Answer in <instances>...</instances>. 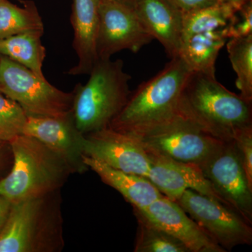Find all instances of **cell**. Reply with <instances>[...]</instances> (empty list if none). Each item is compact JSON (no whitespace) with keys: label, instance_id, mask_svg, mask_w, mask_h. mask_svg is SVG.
<instances>
[{"label":"cell","instance_id":"6da1fadb","mask_svg":"<svg viewBox=\"0 0 252 252\" xmlns=\"http://www.w3.org/2000/svg\"><path fill=\"white\" fill-rule=\"evenodd\" d=\"M190 71L180 56L131 92L126 105L108 127L140 135L178 116L182 91Z\"/></svg>","mask_w":252,"mask_h":252},{"label":"cell","instance_id":"7a4b0ae2","mask_svg":"<svg viewBox=\"0 0 252 252\" xmlns=\"http://www.w3.org/2000/svg\"><path fill=\"white\" fill-rule=\"evenodd\" d=\"M252 102L233 94L216 77L190 72L182 91L180 113L222 141L252 126Z\"/></svg>","mask_w":252,"mask_h":252},{"label":"cell","instance_id":"3957f363","mask_svg":"<svg viewBox=\"0 0 252 252\" xmlns=\"http://www.w3.org/2000/svg\"><path fill=\"white\" fill-rule=\"evenodd\" d=\"M60 190L11 203L0 230V252H59L64 248Z\"/></svg>","mask_w":252,"mask_h":252},{"label":"cell","instance_id":"277c9868","mask_svg":"<svg viewBox=\"0 0 252 252\" xmlns=\"http://www.w3.org/2000/svg\"><path fill=\"white\" fill-rule=\"evenodd\" d=\"M9 144L12 166L0 179V195L11 203L61 190L72 174L62 158L34 137L20 135Z\"/></svg>","mask_w":252,"mask_h":252},{"label":"cell","instance_id":"5b68a950","mask_svg":"<svg viewBox=\"0 0 252 252\" xmlns=\"http://www.w3.org/2000/svg\"><path fill=\"white\" fill-rule=\"evenodd\" d=\"M124 66L122 60L98 59L89 81L76 86L72 114L82 135L108 127L126 105L131 77Z\"/></svg>","mask_w":252,"mask_h":252},{"label":"cell","instance_id":"8992f818","mask_svg":"<svg viewBox=\"0 0 252 252\" xmlns=\"http://www.w3.org/2000/svg\"><path fill=\"white\" fill-rule=\"evenodd\" d=\"M0 93L28 115L65 117L72 114L74 91L64 92L28 68L0 55Z\"/></svg>","mask_w":252,"mask_h":252},{"label":"cell","instance_id":"52a82bcc","mask_svg":"<svg viewBox=\"0 0 252 252\" xmlns=\"http://www.w3.org/2000/svg\"><path fill=\"white\" fill-rule=\"evenodd\" d=\"M133 135L147 154L197 165L223 142L181 114L155 128Z\"/></svg>","mask_w":252,"mask_h":252},{"label":"cell","instance_id":"ba28073f","mask_svg":"<svg viewBox=\"0 0 252 252\" xmlns=\"http://www.w3.org/2000/svg\"><path fill=\"white\" fill-rule=\"evenodd\" d=\"M175 202L225 251L251 245V223L217 199L187 189Z\"/></svg>","mask_w":252,"mask_h":252},{"label":"cell","instance_id":"9c48e42d","mask_svg":"<svg viewBox=\"0 0 252 252\" xmlns=\"http://www.w3.org/2000/svg\"><path fill=\"white\" fill-rule=\"evenodd\" d=\"M198 166L225 205L252 224V187L234 142H222Z\"/></svg>","mask_w":252,"mask_h":252},{"label":"cell","instance_id":"30bf717a","mask_svg":"<svg viewBox=\"0 0 252 252\" xmlns=\"http://www.w3.org/2000/svg\"><path fill=\"white\" fill-rule=\"evenodd\" d=\"M153 39L133 7L117 0H99L98 59H110L123 50L137 53Z\"/></svg>","mask_w":252,"mask_h":252},{"label":"cell","instance_id":"8fae6325","mask_svg":"<svg viewBox=\"0 0 252 252\" xmlns=\"http://www.w3.org/2000/svg\"><path fill=\"white\" fill-rule=\"evenodd\" d=\"M84 156L135 175L148 177L150 160L140 140L130 133L107 127L83 135Z\"/></svg>","mask_w":252,"mask_h":252},{"label":"cell","instance_id":"7c38bea8","mask_svg":"<svg viewBox=\"0 0 252 252\" xmlns=\"http://www.w3.org/2000/svg\"><path fill=\"white\" fill-rule=\"evenodd\" d=\"M134 209L144 218L184 244L190 252H225L175 201L162 195L149 206Z\"/></svg>","mask_w":252,"mask_h":252},{"label":"cell","instance_id":"4fadbf2b","mask_svg":"<svg viewBox=\"0 0 252 252\" xmlns=\"http://www.w3.org/2000/svg\"><path fill=\"white\" fill-rule=\"evenodd\" d=\"M23 135L34 137L67 162L72 174L89 170L83 160V135L72 114L65 117L28 115Z\"/></svg>","mask_w":252,"mask_h":252},{"label":"cell","instance_id":"5bb4252c","mask_svg":"<svg viewBox=\"0 0 252 252\" xmlns=\"http://www.w3.org/2000/svg\"><path fill=\"white\" fill-rule=\"evenodd\" d=\"M147 154L150 160L147 178L167 198L176 201L186 190L190 189L217 199L225 205L198 165Z\"/></svg>","mask_w":252,"mask_h":252},{"label":"cell","instance_id":"9a60e30c","mask_svg":"<svg viewBox=\"0 0 252 252\" xmlns=\"http://www.w3.org/2000/svg\"><path fill=\"white\" fill-rule=\"evenodd\" d=\"M149 34L172 58L179 56L182 39L183 14L167 0H137L133 5Z\"/></svg>","mask_w":252,"mask_h":252},{"label":"cell","instance_id":"2e32d148","mask_svg":"<svg viewBox=\"0 0 252 252\" xmlns=\"http://www.w3.org/2000/svg\"><path fill=\"white\" fill-rule=\"evenodd\" d=\"M99 0H73L71 23L74 31L73 48L77 63L68 71L72 76L90 74L98 61L97 38L98 33Z\"/></svg>","mask_w":252,"mask_h":252},{"label":"cell","instance_id":"e0dca14e","mask_svg":"<svg viewBox=\"0 0 252 252\" xmlns=\"http://www.w3.org/2000/svg\"><path fill=\"white\" fill-rule=\"evenodd\" d=\"M83 160L104 184L122 194L133 208L143 209L162 195L147 177L121 171L86 156H83Z\"/></svg>","mask_w":252,"mask_h":252},{"label":"cell","instance_id":"ac0fdd59","mask_svg":"<svg viewBox=\"0 0 252 252\" xmlns=\"http://www.w3.org/2000/svg\"><path fill=\"white\" fill-rule=\"evenodd\" d=\"M225 29L199 33L182 41L179 56L193 72L216 77V61L228 41Z\"/></svg>","mask_w":252,"mask_h":252},{"label":"cell","instance_id":"d6986e66","mask_svg":"<svg viewBox=\"0 0 252 252\" xmlns=\"http://www.w3.org/2000/svg\"><path fill=\"white\" fill-rule=\"evenodd\" d=\"M44 32L33 31L0 39V55L19 63L38 77L46 79L43 63L46 49L41 42Z\"/></svg>","mask_w":252,"mask_h":252},{"label":"cell","instance_id":"ffe728a7","mask_svg":"<svg viewBox=\"0 0 252 252\" xmlns=\"http://www.w3.org/2000/svg\"><path fill=\"white\" fill-rule=\"evenodd\" d=\"M23 6L0 0V39L28 32H44V23L35 3L23 1Z\"/></svg>","mask_w":252,"mask_h":252},{"label":"cell","instance_id":"44dd1931","mask_svg":"<svg viewBox=\"0 0 252 252\" xmlns=\"http://www.w3.org/2000/svg\"><path fill=\"white\" fill-rule=\"evenodd\" d=\"M240 8L231 4L217 3L183 14L182 41L193 34L218 31L227 27Z\"/></svg>","mask_w":252,"mask_h":252},{"label":"cell","instance_id":"7402d4cb","mask_svg":"<svg viewBox=\"0 0 252 252\" xmlns=\"http://www.w3.org/2000/svg\"><path fill=\"white\" fill-rule=\"evenodd\" d=\"M225 44L230 63L236 74L235 84L240 94L252 102V35L230 38Z\"/></svg>","mask_w":252,"mask_h":252},{"label":"cell","instance_id":"603a6c76","mask_svg":"<svg viewBox=\"0 0 252 252\" xmlns=\"http://www.w3.org/2000/svg\"><path fill=\"white\" fill-rule=\"evenodd\" d=\"M138 220V230L135 252H190L177 239L168 234L135 212Z\"/></svg>","mask_w":252,"mask_h":252},{"label":"cell","instance_id":"cb8c5ba5","mask_svg":"<svg viewBox=\"0 0 252 252\" xmlns=\"http://www.w3.org/2000/svg\"><path fill=\"white\" fill-rule=\"evenodd\" d=\"M27 118L17 102L0 94V142L9 143L23 135Z\"/></svg>","mask_w":252,"mask_h":252},{"label":"cell","instance_id":"d4e9b609","mask_svg":"<svg viewBox=\"0 0 252 252\" xmlns=\"http://www.w3.org/2000/svg\"><path fill=\"white\" fill-rule=\"evenodd\" d=\"M233 141L249 184L252 187V126L237 131Z\"/></svg>","mask_w":252,"mask_h":252},{"label":"cell","instance_id":"484cf974","mask_svg":"<svg viewBox=\"0 0 252 252\" xmlns=\"http://www.w3.org/2000/svg\"><path fill=\"white\" fill-rule=\"evenodd\" d=\"M228 39L252 35V1H248L235 13L224 28Z\"/></svg>","mask_w":252,"mask_h":252},{"label":"cell","instance_id":"4316f807","mask_svg":"<svg viewBox=\"0 0 252 252\" xmlns=\"http://www.w3.org/2000/svg\"><path fill=\"white\" fill-rule=\"evenodd\" d=\"M182 14L191 12L219 3L217 0H167Z\"/></svg>","mask_w":252,"mask_h":252},{"label":"cell","instance_id":"83f0119b","mask_svg":"<svg viewBox=\"0 0 252 252\" xmlns=\"http://www.w3.org/2000/svg\"><path fill=\"white\" fill-rule=\"evenodd\" d=\"M11 206V202L0 195V230L7 219Z\"/></svg>","mask_w":252,"mask_h":252},{"label":"cell","instance_id":"f1b7e54d","mask_svg":"<svg viewBox=\"0 0 252 252\" xmlns=\"http://www.w3.org/2000/svg\"><path fill=\"white\" fill-rule=\"evenodd\" d=\"M11 154V150L9 144L0 142V171H1L5 164L7 163L9 154Z\"/></svg>","mask_w":252,"mask_h":252},{"label":"cell","instance_id":"f546056e","mask_svg":"<svg viewBox=\"0 0 252 252\" xmlns=\"http://www.w3.org/2000/svg\"><path fill=\"white\" fill-rule=\"evenodd\" d=\"M250 1L251 0H217L219 3L231 4L239 8L241 7L242 6Z\"/></svg>","mask_w":252,"mask_h":252},{"label":"cell","instance_id":"4dcf8cb0","mask_svg":"<svg viewBox=\"0 0 252 252\" xmlns=\"http://www.w3.org/2000/svg\"><path fill=\"white\" fill-rule=\"evenodd\" d=\"M117 1H120V2L123 3V4L128 5V6H131V7H133V5L137 0H117Z\"/></svg>","mask_w":252,"mask_h":252},{"label":"cell","instance_id":"1f68e13d","mask_svg":"<svg viewBox=\"0 0 252 252\" xmlns=\"http://www.w3.org/2000/svg\"><path fill=\"white\" fill-rule=\"evenodd\" d=\"M0 94H1V93H0Z\"/></svg>","mask_w":252,"mask_h":252}]
</instances>
